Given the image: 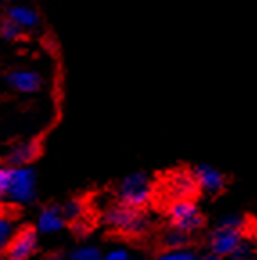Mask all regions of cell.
Here are the masks:
<instances>
[{
  "instance_id": "6da1fadb",
  "label": "cell",
  "mask_w": 257,
  "mask_h": 260,
  "mask_svg": "<svg viewBox=\"0 0 257 260\" xmlns=\"http://www.w3.org/2000/svg\"><path fill=\"white\" fill-rule=\"evenodd\" d=\"M169 219L173 228L184 234H192L204 224V214L192 199H177L169 207Z\"/></svg>"
},
{
  "instance_id": "9c48e42d",
  "label": "cell",
  "mask_w": 257,
  "mask_h": 260,
  "mask_svg": "<svg viewBox=\"0 0 257 260\" xmlns=\"http://www.w3.org/2000/svg\"><path fill=\"white\" fill-rule=\"evenodd\" d=\"M8 83L18 92H36L42 86V79L36 72L31 70H18V72H11L8 76Z\"/></svg>"
},
{
  "instance_id": "603a6c76",
  "label": "cell",
  "mask_w": 257,
  "mask_h": 260,
  "mask_svg": "<svg viewBox=\"0 0 257 260\" xmlns=\"http://www.w3.org/2000/svg\"><path fill=\"white\" fill-rule=\"evenodd\" d=\"M199 260H219V258L216 255H211V256H202Z\"/></svg>"
},
{
  "instance_id": "cb8c5ba5",
  "label": "cell",
  "mask_w": 257,
  "mask_h": 260,
  "mask_svg": "<svg viewBox=\"0 0 257 260\" xmlns=\"http://www.w3.org/2000/svg\"><path fill=\"white\" fill-rule=\"evenodd\" d=\"M50 260H62V258H60V256H54V258H50Z\"/></svg>"
},
{
  "instance_id": "44dd1931",
  "label": "cell",
  "mask_w": 257,
  "mask_h": 260,
  "mask_svg": "<svg viewBox=\"0 0 257 260\" xmlns=\"http://www.w3.org/2000/svg\"><path fill=\"white\" fill-rule=\"evenodd\" d=\"M9 187V171L8 169H0V198L8 196Z\"/></svg>"
},
{
  "instance_id": "d6986e66",
  "label": "cell",
  "mask_w": 257,
  "mask_h": 260,
  "mask_svg": "<svg viewBox=\"0 0 257 260\" xmlns=\"http://www.w3.org/2000/svg\"><path fill=\"white\" fill-rule=\"evenodd\" d=\"M81 205H79V201H69V203L63 207V214H65V217L67 219H76V217H79L81 215Z\"/></svg>"
},
{
  "instance_id": "d4e9b609",
  "label": "cell",
  "mask_w": 257,
  "mask_h": 260,
  "mask_svg": "<svg viewBox=\"0 0 257 260\" xmlns=\"http://www.w3.org/2000/svg\"><path fill=\"white\" fill-rule=\"evenodd\" d=\"M137 260H140V258H137Z\"/></svg>"
},
{
  "instance_id": "ac0fdd59",
  "label": "cell",
  "mask_w": 257,
  "mask_h": 260,
  "mask_svg": "<svg viewBox=\"0 0 257 260\" xmlns=\"http://www.w3.org/2000/svg\"><path fill=\"white\" fill-rule=\"evenodd\" d=\"M243 224H245V221H243L241 215H238V214H231V215H226V217H223L221 221H219V224H218V226H225V228L243 230Z\"/></svg>"
},
{
  "instance_id": "ba28073f",
  "label": "cell",
  "mask_w": 257,
  "mask_h": 260,
  "mask_svg": "<svg viewBox=\"0 0 257 260\" xmlns=\"http://www.w3.org/2000/svg\"><path fill=\"white\" fill-rule=\"evenodd\" d=\"M194 178L198 188L209 192V194H216L225 187V176L212 165H198L194 169Z\"/></svg>"
},
{
  "instance_id": "30bf717a",
  "label": "cell",
  "mask_w": 257,
  "mask_h": 260,
  "mask_svg": "<svg viewBox=\"0 0 257 260\" xmlns=\"http://www.w3.org/2000/svg\"><path fill=\"white\" fill-rule=\"evenodd\" d=\"M63 228V215L62 210L56 207L45 208L38 217V230L42 234H56Z\"/></svg>"
},
{
  "instance_id": "277c9868",
  "label": "cell",
  "mask_w": 257,
  "mask_h": 260,
  "mask_svg": "<svg viewBox=\"0 0 257 260\" xmlns=\"http://www.w3.org/2000/svg\"><path fill=\"white\" fill-rule=\"evenodd\" d=\"M8 196L16 203H31L35 198V174L31 169H9Z\"/></svg>"
},
{
  "instance_id": "52a82bcc",
  "label": "cell",
  "mask_w": 257,
  "mask_h": 260,
  "mask_svg": "<svg viewBox=\"0 0 257 260\" xmlns=\"http://www.w3.org/2000/svg\"><path fill=\"white\" fill-rule=\"evenodd\" d=\"M167 188H169V192H171V196L175 198V201H177V199H189L196 192V188H198L194 172L177 171L169 178Z\"/></svg>"
},
{
  "instance_id": "2e32d148",
  "label": "cell",
  "mask_w": 257,
  "mask_h": 260,
  "mask_svg": "<svg viewBox=\"0 0 257 260\" xmlns=\"http://www.w3.org/2000/svg\"><path fill=\"white\" fill-rule=\"evenodd\" d=\"M11 235H13V222L0 215V249L6 248L8 244H11L13 241Z\"/></svg>"
},
{
  "instance_id": "7402d4cb",
  "label": "cell",
  "mask_w": 257,
  "mask_h": 260,
  "mask_svg": "<svg viewBox=\"0 0 257 260\" xmlns=\"http://www.w3.org/2000/svg\"><path fill=\"white\" fill-rule=\"evenodd\" d=\"M103 260H130L126 249H111L104 255Z\"/></svg>"
},
{
  "instance_id": "7a4b0ae2",
  "label": "cell",
  "mask_w": 257,
  "mask_h": 260,
  "mask_svg": "<svg viewBox=\"0 0 257 260\" xmlns=\"http://www.w3.org/2000/svg\"><path fill=\"white\" fill-rule=\"evenodd\" d=\"M153 194V185L148 180L146 174H131L124 178L119 185V198L123 205L131 208L144 207L151 199Z\"/></svg>"
},
{
  "instance_id": "8fae6325",
  "label": "cell",
  "mask_w": 257,
  "mask_h": 260,
  "mask_svg": "<svg viewBox=\"0 0 257 260\" xmlns=\"http://www.w3.org/2000/svg\"><path fill=\"white\" fill-rule=\"evenodd\" d=\"M9 20H13L18 27H35L40 22L36 11H33L31 8H25V6L13 8L9 11Z\"/></svg>"
},
{
  "instance_id": "9a60e30c",
  "label": "cell",
  "mask_w": 257,
  "mask_h": 260,
  "mask_svg": "<svg viewBox=\"0 0 257 260\" xmlns=\"http://www.w3.org/2000/svg\"><path fill=\"white\" fill-rule=\"evenodd\" d=\"M104 256L99 253V249L96 248H79L70 255L69 260H103Z\"/></svg>"
},
{
  "instance_id": "e0dca14e",
  "label": "cell",
  "mask_w": 257,
  "mask_h": 260,
  "mask_svg": "<svg viewBox=\"0 0 257 260\" xmlns=\"http://www.w3.org/2000/svg\"><path fill=\"white\" fill-rule=\"evenodd\" d=\"M20 31H22V27L16 25L13 20H4V23H2V27H0V35L4 36L6 40H15L18 38Z\"/></svg>"
},
{
  "instance_id": "4fadbf2b",
  "label": "cell",
  "mask_w": 257,
  "mask_h": 260,
  "mask_svg": "<svg viewBox=\"0 0 257 260\" xmlns=\"http://www.w3.org/2000/svg\"><path fill=\"white\" fill-rule=\"evenodd\" d=\"M36 149L33 144H23V146H18L15 151L11 153V161L16 165H22L25 164V161H29L33 156H35Z\"/></svg>"
},
{
  "instance_id": "8992f818",
  "label": "cell",
  "mask_w": 257,
  "mask_h": 260,
  "mask_svg": "<svg viewBox=\"0 0 257 260\" xmlns=\"http://www.w3.org/2000/svg\"><path fill=\"white\" fill-rule=\"evenodd\" d=\"M36 246V234L35 230L25 228L20 234H16L13 237L11 244L8 248V256L9 260H27L31 256V253L35 251Z\"/></svg>"
},
{
  "instance_id": "ffe728a7",
  "label": "cell",
  "mask_w": 257,
  "mask_h": 260,
  "mask_svg": "<svg viewBox=\"0 0 257 260\" xmlns=\"http://www.w3.org/2000/svg\"><path fill=\"white\" fill-rule=\"evenodd\" d=\"M250 256H252V248H250L246 242H243V244L239 246V248L236 249V251L232 253L229 258H231V260H248Z\"/></svg>"
},
{
  "instance_id": "3957f363",
  "label": "cell",
  "mask_w": 257,
  "mask_h": 260,
  "mask_svg": "<svg viewBox=\"0 0 257 260\" xmlns=\"http://www.w3.org/2000/svg\"><path fill=\"white\" fill-rule=\"evenodd\" d=\"M104 221L111 226V228L121 230L124 234H142L148 228L150 221L144 214L137 210V208L126 207H111L104 215Z\"/></svg>"
},
{
  "instance_id": "7c38bea8",
  "label": "cell",
  "mask_w": 257,
  "mask_h": 260,
  "mask_svg": "<svg viewBox=\"0 0 257 260\" xmlns=\"http://www.w3.org/2000/svg\"><path fill=\"white\" fill-rule=\"evenodd\" d=\"M187 241V234H184V232H180L177 228L169 230L167 234L164 235V244L167 246V249H184Z\"/></svg>"
},
{
  "instance_id": "5b68a950",
  "label": "cell",
  "mask_w": 257,
  "mask_h": 260,
  "mask_svg": "<svg viewBox=\"0 0 257 260\" xmlns=\"http://www.w3.org/2000/svg\"><path fill=\"white\" fill-rule=\"evenodd\" d=\"M243 242V230L218 226L211 235V249L216 256H231Z\"/></svg>"
},
{
  "instance_id": "5bb4252c",
  "label": "cell",
  "mask_w": 257,
  "mask_h": 260,
  "mask_svg": "<svg viewBox=\"0 0 257 260\" xmlns=\"http://www.w3.org/2000/svg\"><path fill=\"white\" fill-rule=\"evenodd\" d=\"M157 260H199L191 249H167L165 253H162Z\"/></svg>"
}]
</instances>
